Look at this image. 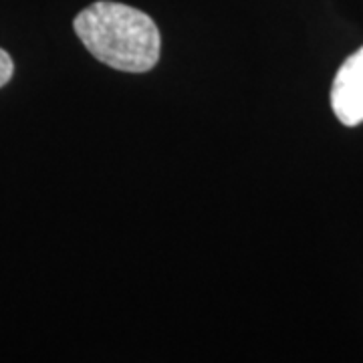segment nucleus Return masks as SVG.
Segmentation results:
<instances>
[{"mask_svg": "<svg viewBox=\"0 0 363 363\" xmlns=\"http://www.w3.org/2000/svg\"><path fill=\"white\" fill-rule=\"evenodd\" d=\"M73 28L87 51L105 65L125 73H145L160 61L162 37L152 16L99 0L75 16Z\"/></svg>", "mask_w": 363, "mask_h": 363, "instance_id": "f257e3e1", "label": "nucleus"}, {"mask_svg": "<svg viewBox=\"0 0 363 363\" xmlns=\"http://www.w3.org/2000/svg\"><path fill=\"white\" fill-rule=\"evenodd\" d=\"M331 109L347 128L363 123V47L339 67L331 87Z\"/></svg>", "mask_w": 363, "mask_h": 363, "instance_id": "f03ea898", "label": "nucleus"}, {"mask_svg": "<svg viewBox=\"0 0 363 363\" xmlns=\"http://www.w3.org/2000/svg\"><path fill=\"white\" fill-rule=\"evenodd\" d=\"M13 71H14V65H13L11 55L0 49V87H4V85L11 81V77H13Z\"/></svg>", "mask_w": 363, "mask_h": 363, "instance_id": "7ed1b4c3", "label": "nucleus"}]
</instances>
